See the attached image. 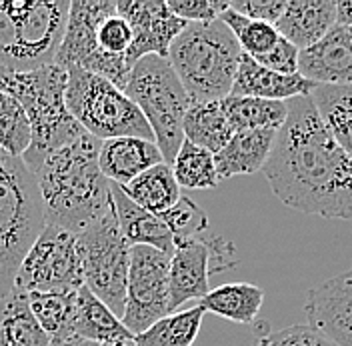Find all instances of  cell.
<instances>
[{
  "label": "cell",
  "mask_w": 352,
  "mask_h": 346,
  "mask_svg": "<svg viewBox=\"0 0 352 346\" xmlns=\"http://www.w3.org/2000/svg\"><path fill=\"white\" fill-rule=\"evenodd\" d=\"M124 94L146 118L154 134V142L164 162L170 166L184 142L182 120L192 102L168 58H140L132 66Z\"/></svg>",
  "instance_id": "52a82bcc"
},
{
  "label": "cell",
  "mask_w": 352,
  "mask_h": 346,
  "mask_svg": "<svg viewBox=\"0 0 352 346\" xmlns=\"http://www.w3.org/2000/svg\"><path fill=\"white\" fill-rule=\"evenodd\" d=\"M336 24L352 28V0L336 2Z\"/></svg>",
  "instance_id": "ab89813d"
},
{
  "label": "cell",
  "mask_w": 352,
  "mask_h": 346,
  "mask_svg": "<svg viewBox=\"0 0 352 346\" xmlns=\"http://www.w3.org/2000/svg\"><path fill=\"white\" fill-rule=\"evenodd\" d=\"M76 294L74 292H28L30 310L44 332L52 338L72 336L70 326L76 310Z\"/></svg>",
  "instance_id": "f546056e"
},
{
  "label": "cell",
  "mask_w": 352,
  "mask_h": 346,
  "mask_svg": "<svg viewBox=\"0 0 352 346\" xmlns=\"http://www.w3.org/2000/svg\"><path fill=\"white\" fill-rule=\"evenodd\" d=\"M110 193L116 222L120 226L122 237L126 238L131 246H153L166 255H173L175 238L168 226L162 222V218L134 204L118 184L110 182Z\"/></svg>",
  "instance_id": "ffe728a7"
},
{
  "label": "cell",
  "mask_w": 352,
  "mask_h": 346,
  "mask_svg": "<svg viewBox=\"0 0 352 346\" xmlns=\"http://www.w3.org/2000/svg\"><path fill=\"white\" fill-rule=\"evenodd\" d=\"M118 14L129 22L132 43L126 63L134 66L144 56H168V50L188 26L162 0H116Z\"/></svg>",
  "instance_id": "5bb4252c"
},
{
  "label": "cell",
  "mask_w": 352,
  "mask_h": 346,
  "mask_svg": "<svg viewBox=\"0 0 352 346\" xmlns=\"http://www.w3.org/2000/svg\"><path fill=\"white\" fill-rule=\"evenodd\" d=\"M288 0H234L228 2V6L246 19L266 22V24H276L283 17Z\"/></svg>",
  "instance_id": "74e56055"
},
{
  "label": "cell",
  "mask_w": 352,
  "mask_h": 346,
  "mask_svg": "<svg viewBox=\"0 0 352 346\" xmlns=\"http://www.w3.org/2000/svg\"><path fill=\"white\" fill-rule=\"evenodd\" d=\"M66 70V107L87 134L102 142L122 136L154 142L146 118L124 90L78 66H68Z\"/></svg>",
  "instance_id": "ba28073f"
},
{
  "label": "cell",
  "mask_w": 352,
  "mask_h": 346,
  "mask_svg": "<svg viewBox=\"0 0 352 346\" xmlns=\"http://www.w3.org/2000/svg\"><path fill=\"white\" fill-rule=\"evenodd\" d=\"M68 70L60 65H48L30 72H0V90L12 94L28 116L32 140L22 160L30 169L44 160L46 154L78 138L85 130L66 107Z\"/></svg>",
  "instance_id": "3957f363"
},
{
  "label": "cell",
  "mask_w": 352,
  "mask_h": 346,
  "mask_svg": "<svg viewBox=\"0 0 352 346\" xmlns=\"http://www.w3.org/2000/svg\"><path fill=\"white\" fill-rule=\"evenodd\" d=\"M100 346H136V343H134V338H124V340H114V343H107Z\"/></svg>",
  "instance_id": "b9f144b4"
},
{
  "label": "cell",
  "mask_w": 352,
  "mask_h": 346,
  "mask_svg": "<svg viewBox=\"0 0 352 346\" xmlns=\"http://www.w3.org/2000/svg\"><path fill=\"white\" fill-rule=\"evenodd\" d=\"M102 140L82 132L44 156L34 178L41 191L44 224L78 235L112 210L110 180L100 171Z\"/></svg>",
  "instance_id": "7a4b0ae2"
},
{
  "label": "cell",
  "mask_w": 352,
  "mask_h": 346,
  "mask_svg": "<svg viewBox=\"0 0 352 346\" xmlns=\"http://www.w3.org/2000/svg\"><path fill=\"white\" fill-rule=\"evenodd\" d=\"M70 334L96 345L134 338L129 328L122 325V321L100 299H96L87 286H82L76 294V310Z\"/></svg>",
  "instance_id": "7402d4cb"
},
{
  "label": "cell",
  "mask_w": 352,
  "mask_h": 346,
  "mask_svg": "<svg viewBox=\"0 0 352 346\" xmlns=\"http://www.w3.org/2000/svg\"><path fill=\"white\" fill-rule=\"evenodd\" d=\"M48 346H100L96 343L85 340L80 336H60V338H52Z\"/></svg>",
  "instance_id": "60d3db41"
},
{
  "label": "cell",
  "mask_w": 352,
  "mask_h": 346,
  "mask_svg": "<svg viewBox=\"0 0 352 346\" xmlns=\"http://www.w3.org/2000/svg\"><path fill=\"white\" fill-rule=\"evenodd\" d=\"M204 312L206 310L200 304L173 312L154 323L144 332L136 334L134 343L136 346H195Z\"/></svg>",
  "instance_id": "f1b7e54d"
},
{
  "label": "cell",
  "mask_w": 352,
  "mask_h": 346,
  "mask_svg": "<svg viewBox=\"0 0 352 346\" xmlns=\"http://www.w3.org/2000/svg\"><path fill=\"white\" fill-rule=\"evenodd\" d=\"M50 336L36 323L28 292L14 286L0 296V346H48Z\"/></svg>",
  "instance_id": "603a6c76"
},
{
  "label": "cell",
  "mask_w": 352,
  "mask_h": 346,
  "mask_svg": "<svg viewBox=\"0 0 352 346\" xmlns=\"http://www.w3.org/2000/svg\"><path fill=\"white\" fill-rule=\"evenodd\" d=\"M76 248L85 286L118 318H122L131 266V244L120 233L114 210L78 233Z\"/></svg>",
  "instance_id": "9c48e42d"
},
{
  "label": "cell",
  "mask_w": 352,
  "mask_h": 346,
  "mask_svg": "<svg viewBox=\"0 0 352 346\" xmlns=\"http://www.w3.org/2000/svg\"><path fill=\"white\" fill-rule=\"evenodd\" d=\"M184 140L217 154L232 138V129L222 110V102H195L182 120Z\"/></svg>",
  "instance_id": "484cf974"
},
{
  "label": "cell",
  "mask_w": 352,
  "mask_h": 346,
  "mask_svg": "<svg viewBox=\"0 0 352 346\" xmlns=\"http://www.w3.org/2000/svg\"><path fill=\"white\" fill-rule=\"evenodd\" d=\"M298 74L314 85L352 87V28L334 24L327 36L300 50Z\"/></svg>",
  "instance_id": "2e32d148"
},
{
  "label": "cell",
  "mask_w": 352,
  "mask_h": 346,
  "mask_svg": "<svg viewBox=\"0 0 352 346\" xmlns=\"http://www.w3.org/2000/svg\"><path fill=\"white\" fill-rule=\"evenodd\" d=\"M170 255L153 246H131L122 325L132 336L144 332L170 312Z\"/></svg>",
  "instance_id": "7c38bea8"
},
{
  "label": "cell",
  "mask_w": 352,
  "mask_h": 346,
  "mask_svg": "<svg viewBox=\"0 0 352 346\" xmlns=\"http://www.w3.org/2000/svg\"><path fill=\"white\" fill-rule=\"evenodd\" d=\"M162 222L168 226L170 235L175 240H184V238L202 237L208 230V217L206 213L192 202L186 196H180L170 210L160 215Z\"/></svg>",
  "instance_id": "836d02e7"
},
{
  "label": "cell",
  "mask_w": 352,
  "mask_h": 346,
  "mask_svg": "<svg viewBox=\"0 0 352 346\" xmlns=\"http://www.w3.org/2000/svg\"><path fill=\"white\" fill-rule=\"evenodd\" d=\"M122 193L140 208L153 213L156 217L170 210L180 200V186L176 182L173 166L160 162L146 173L136 176L126 186H120Z\"/></svg>",
  "instance_id": "d4e9b609"
},
{
  "label": "cell",
  "mask_w": 352,
  "mask_h": 346,
  "mask_svg": "<svg viewBox=\"0 0 352 346\" xmlns=\"http://www.w3.org/2000/svg\"><path fill=\"white\" fill-rule=\"evenodd\" d=\"M314 87V83L302 78L300 74H278L261 66L254 58L242 54L230 94L288 102L298 96H310Z\"/></svg>",
  "instance_id": "e0dca14e"
},
{
  "label": "cell",
  "mask_w": 352,
  "mask_h": 346,
  "mask_svg": "<svg viewBox=\"0 0 352 346\" xmlns=\"http://www.w3.org/2000/svg\"><path fill=\"white\" fill-rule=\"evenodd\" d=\"M276 134L278 130L234 132L228 144L214 154L220 180L241 176V174L261 173L270 158Z\"/></svg>",
  "instance_id": "44dd1931"
},
{
  "label": "cell",
  "mask_w": 352,
  "mask_h": 346,
  "mask_svg": "<svg viewBox=\"0 0 352 346\" xmlns=\"http://www.w3.org/2000/svg\"><path fill=\"white\" fill-rule=\"evenodd\" d=\"M254 346H338L334 345L330 338L324 334H320L318 330L310 328V326H288L278 332L272 334H264L258 338V343Z\"/></svg>",
  "instance_id": "d590c367"
},
{
  "label": "cell",
  "mask_w": 352,
  "mask_h": 346,
  "mask_svg": "<svg viewBox=\"0 0 352 346\" xmlns=\"http://www.w3.org/2000/svg\"><path fill=\"white\" fill-rule=\"evenodd\" d=\"M44 228L34 174L19 156L0 151V296L14 288L19 266Z\"/></svg>",
  "instance_id": "8992f818"
},
{
  "label": "cell",
  "mask_w": 352,
  "mask_h": 346,
  "mask_svg": "<svg viewBox=\"0 0 352 346\" xmlns=\"http://www.w3.org/2000/svg\"><path fill=\"white\" fill-rule=\"evenodd\" d=\"M232 244L224 238L202 237L175 240L170 255L168 290H170V312L188 301H202L210 288V272H217L214 260L220 270L232 262Z\"/></svg>",
  "instance_id": "4fadbf2b"
},
{
  "label": "cell",
  "mask_w": 352,
  "mask_h": 346,
  "mask_svg": "<svg viewBox=\"0 0 352 346\" xmlns=\"http://www.w3.org/2000/svg\"><path fill=\"white\" fill-rule=\"evenodd\" d=\"M170 166H173V173H175L176 182L180 188L208 191V188L219 186L220 178L217 173L214 154L200 149L188 140L182 142L175 162Z\"/></svg>",
  "instance_id": "4dcf8cb0"
},
{
  "label": "cell",
  "mask_w": 352,
  "mask_h": 346,
  "mask_svg": "<svg viewBox=\"0 0 352 346\" xmlns=\"http://www.w3.org/2000/svg\"><path fill=\"white\" fill-rule=\"evenodd\" d=\"M166 4L178 19L186 22L219 21L220 14L228 10V2L220 0H168Z\"/></svg>",
  "instance_id": "8d00e7d4"
},
{
  "label": "cell",
  "mask_w": 352,
  "mask_h": 346,
  "mask_svg": "<svg viewBox=\"0 0 352 346\" xmlns=\"http://www.w3.org/2000/svg\"><path fill=\"white\" fill-rule=\"evenodd\" d=\"M30 140L32 130L21 102L12 94L0 90V151L22 158Z\"/></svg>",
  "instance_id": "d6a6232c"
},
{
  "label": "cell",
  "mask_w": 352,
  "mask_h": 346,
  "mask_svg": "<svg viewBox=\"0 0 352 346\" xmlns=\"http://www.w3.org/2000/svg\"><path fill=\"white\" fill-rule=\"evenodd\" d=\"M220 21L224 22L230 28V32L234 34L236 43L241 44L242 54H246L254 61L264 56L266 52H270L280 41V34L272 24L246 19L239 12H234L230 6H228V10H224L220 14Z\"/></svg>",
  "instance_id": "1f68e13d"
},
{
  "label": "cell",
  "mask_w": 352,
  "mask_h": 346,
  "mask_svg": "<svg viewBox=\"0 0 352 346\" xmlns=\"http://www.w3.org/2000/svg\"><path fill=\"white\" fill-rule=\"evenodd\" d=\"M310 98L332 138L352 160V87L316 85Z\"/></svg>",
  "instance_id": "83f0119b"
},
{
  "label": "cell",
  "mask_w": 352,
  "mask_h": 346,
  "mask_svg": "<svg viewBox=\"0 0 352 346\" xmlns=\"http://www.w3.org/2000/svg\"><path fill=\"white\" fill-rule=\"evenodd\" d=\"M220 102L232 132L280 130L288 116V107L280 100H264V98L230 94Z\"/></svg>",
  "instance_id": "4316f807"
},
{
  "label": "cell",
  "mask_w": 352,
  "mask_h": 346,
  "mask_svg": "<svg viewBox=\"0 0 352 346\" xmlns=\"http://www.w3.org/2000/svg\"><path fill=\"white\" fill-rule=\"evenodd\" d=\"M166 58L192 105L219 102L232 92L242 48L220 19L188 22L173 43Z\"/></svg>",
  "instance_id": "277c9868"
},
{
  "label": "cell",
  "mask_w": 352,
  "mask_h": 346,
  "mask_svg": "<svg viewBox=\"0 0 352 346\" xmlns=\"http://www.w3.org/2000/svg\"><path fill=\"white\" fill-rule=\"evenodd\" d=\"M308 326L334 345L352 346V266L308 290Z\"/></svg>",
  "instance_id": "9a60e30c"
},
{
  "label": "cell",
  "mask_w": 352,
  "mask_h": 346,
  "mask_svg": "<svg viewBox=\"0 0 352 346\" xmlns=\"http://www.w3.org/2000/svg\"><path fill=\"white\" fill-rule=\"evenodd\" d=\"M264 303V290L250 282H228L219 288H212L200 306L206 312H212L220 318H226L236 325H252Z\"/></svg>",
  "instance_id": "cb8c5ba5"
},
{
  "label": "cell",
  "mask_w": 352,
  "mask_h": 346,
  "mask_svg": "<svg viewBox=\"0 0 352 346\" xmlns=\"http://www.w3.org/2000/svg\"><path fill=\"white\" fill-rule=\"evenodd\" d=\"M68 10V0H0V72L54 65Z\"/></svg>",
  "instance_id": "5b68a950"
},
{
  "label": "cell",
  "mask_w": 352,
  "mask_h": 346,
  "mask_svg": "<svg viewBox=\"0 0 352 346\" xmlns=\"http://www.w3.org/2000/svg\"><path fill=\"white\" fill-rule=\"evenodd\" d=\"M132 30L129 22L124 21L118 10L104 19L98 26V46L109 56H122L126 58V52L131 48Z\"/></svg>",
  "instance_id": "e575fe53"
},
{
  "label": "cell",
  "mask_w": 352,
  "mask_h": 346,
  "mask_svg": "<svg viewBox=\"0 0 352 346\" xmlns=\"http://www.w3.org/2000/svg\"><path fill=\"white\" fill-rule=\"evenodd\" d=\"M298 56H300V50L280 36L276 46L264 56L256 58V63L278 74H298Z\"/></svg>",
  "instance_id": "f35d334b"
},
{
  "label": "cell",
  "mask_w": 352,
  "mask_h": 346,
  "mask_svg": "<svg viewBox=\"0 0 352 346\" xmlns=\"http://www.w3.org/2000/svg\"><path fill=\"white\" fill-rule=\"evenodd\" d=\"M334 24V0H288L285 12L274 24V28L298 50H305L322 41Z\"/></svg>",
  "instance_id": "d6986e66"
},
{
  "label": "cell",
  "mask_w": 352,
  "mask_h": 346,
  "mask_svg": "<svg viewBox=\"0 0 352 346\" xmlns=\"http://www.w3.org/2000/svg\"><path fill=\"white\" fill-rule=\"evenodd\" d=\"M98 162L102 174L112 184L126 186L136 176L164 162V158L158 151L156 142L134 138V136H122V138H110L100 144Z\"/></svg>",
  "instance_id": "ac0fdd59"
},
{
  "label": "cell",
  "mask_w": 352,
  "mask_h": 346,
  "mask_svg": "<svg viewBox=\"0 0 352 346\" xmlns=\"http://www.w3.org/2000/svg\"><path fill=\"white\" fill-rule=\"evenodd\" d=\"M270 158L263 169L274 196L292 210L352 218V160L324 127L310 96L286 102Z\"/></svg>",
  "instance_id": "6da1fadb"
},
{
  "label": "cell",
  "mask_w": 352,
  "mask_h": 346,
  "mask_svg": "<svg viewBox=\"0 0 352 346\" xmlns=\"http://www.w3.org/2000/svg\"><path fill=\"white\" fill-rule=\"evenodd\" d=\"M114 12L116 0H72L56 65L78 66L124 90L132 70L126 58L109 56L98 46V26Z\"/></svg>",
  "instance_id": "30bf717a"
},
{
  "label": "cell",
  "mask_w": 352,
  "mask_h": 346,
  "mask_svg": "<svg viewBox=\"0 0 352 346\" xmlns=\"http://www.w3.org/2000/svg\"><path fill=\"white\" fill-rule=\"evenodd\" d=\"M14 286L26 292H74L85 286L76 235L44 224L19 266Z\"/></svg>",
  "instance_id": "8fae6325"
}]
</instances>
